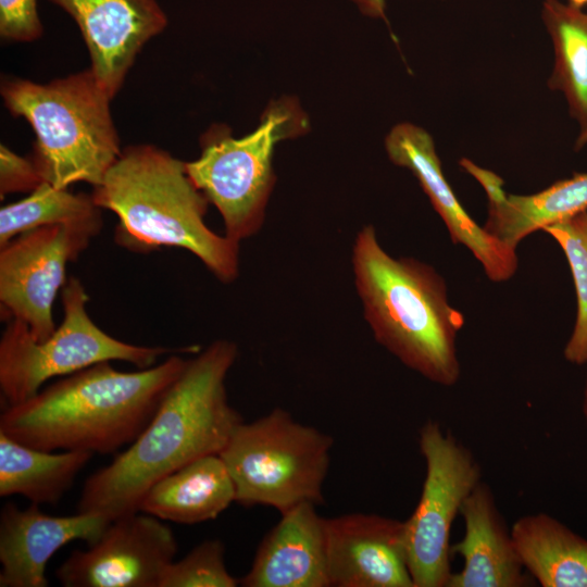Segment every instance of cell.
Returning <instances> with one entry per match:
<instances>
[{"instance_id": "cb8c5ba5", "label": "cell", "mask_w": 587, "mask_h": 587, "mask_svg": "<svg viewBox=\"0 0 587 587\" xmlns=\"http://www.w3.org/2000/svg\"><path fill=\"white\" fill-rule=\"evenodd\" d=\"M542 230L558 242L565 254L576 292V320L563 355L571 364L584 365L587 363V210Z\"/></svg>"}, {"instance_id": "7c38bea8", "label": "cell", "mask_w": 587, "mask_h": 587, "mask_svg": "<svg viewBox=\"0 0 587 587\" xmlns=\"http://www.w3.org/2000/svg\"><path fill=\"white\" fill-rule=\"evenodd\" d=\"M385 147L392 163L416 177L451 240L472 252L490 280L510 279L519 264L516 249L491 236L463 209L442 173L430 135L416 125L401 123L390 130Z\"/></svg>"}, {"instance_id": "d6986e66", "label": "cell", "mask_w": 587, "mask_h": 587, "mask_svg": "<svg viewBox=\"0 0 587 587\" xmlns=\"http://www.w3.org/2000/svg\"><path fill=\"white\" fill-rule=\"evenodd\" d=\"M236 489L220 454L198 458L158 480L143 496L139 512L162 521L197 524L216 519Z\"/></svg>"}, {"instance_id": "603a6c76", "label": "cell", "mask_w": 587, "mask_h": 587, "mask_svg": "<svg viewBox=\"0 0 587 587\" xmlns=\"http://www.w3.org/2000/svg\"><path fill=\"white\" fill-rule=\"evenodd\" d=\"M101 208L92 195L73 193L43 182L28 197L0 210V247L16 236L59 224L102 225Z\"/></svg>"}, {"instance_id": "4dcf8cb0", "label": "cell", "mask_w": 587, "mask_h": 587, "mask_svg": "<svg viewBox=\"0 0 587 587\" xmlns=\"http://www.w3.org/2000/svg\"><path fill=\"white\" fill-rule=\"evenodd\" d=\"M569 3L576 8L583 9V7L587 4V0H569Z\"/></svg>"}, {"instance_id": "f1b7e54d", "label": "cell", "mask_w": 587, "mask_h": 587, "mask_svg": "<svg viewBox=\"0 0 587 587\" xmlns=\"http://www.w3.org/2000/svg\"><path fill=\"white\" fill-rule=\"evenodd\" d=\"M587 143V127L579 132L575 142L576 150L583 148Z\"/></svg>"}, {"instance_id": "9c48e42d", "label": "cell", "mask_w": 587, "mask_h": 587, "mask_svg": "<svg viewBox=\"0 0 587 587\" xmlns=\"http://www.w3.org/2000/svg\"><path fill=\"white\" fill-rule=\"evenodd\" d=\"M419 444L426 473L420 500L404 521L409 570L414 587H448L451 526L482 471L469 448L436 421L421 427Z\"/></svg>"}, {"instance_id": "e0dca14e", "label": "cell", "mask_w": 587, "mask_h": 587, "mask_svg": "<svg viewBox=\"0 0 587 587\" xmlns=\"http://www.w3.org/2000/svg\"><path fill=\"white\" fill-rule=\"evenodd\" d=\"M463 538L451 546L463 567L448 587H526L535 580L524 569L511 529L497 507L491 488L479 482L462 503Z\"/></svg>"}, {"instance_id": "d4e9b609", "label": "cell", "mask_w": 587, "mask_h": 587, "mask_svg": "<svg viewBox=\"0 0 587 587\" xmlns=\"http://www.w3.org/2000/svg\"><path fill=\"white\" fill-rule=\"evenodd\" d=\"M239 580L226 569L225 547L207 539L165 570L159 587H235Z\"/></svg>"}, {"instance_id": "8fae6325", "label": "cell", "mask_w": 587, "mask_h": 587, "mask_svg": "<svg viewBox=\"0 0 587 587\" xmlns=\"http://www.w3.org/2000/svg\"><path fill=\"white\" fill-rule=\"evenodd\" d=\"M139 512V511H138ZM138 512L109 523L86 550H74L55 571L64 587H159L177 542L162 520Z\"/></svg>"}, {"instance_id": "5b68a950", "label": "cell", "mask_w": 587, "mask_h": 587, "mask_svg": "<svg viewBox=\"0 0 587 587\" xmlns=\"http://www.w3.org/2000/svg\"><path fill=\"white\" fill-rule=\"evenodd\" d=\"M7 109L36 134L32 157L42 179L57 188L99 186L122 150L112 97L90 68L47 84L11 78L1 84Z\"/></svg>"}, {"instance_id": "f546056e", "label": "cell", "mask_w": 587, "mask_h": 587, "mask_svg": "<svg viewBox=\"0 0 587 587\" xmlns=\"http://www.w3.org/2000/svg\"><path fill=\"white\" fill-rule=\"evenodd\" d=\"M582 413H583V417L587 426V379H586L585 387L583 390Z\"/></svg>"}, {"instance_id": "30bf717a", "label": "cell", "mask_w": 587, "mask_h": 587, "mask_svg": "<svg viewBox=\"0 0 587 587\" xmlns=\"http://www.w3.org/2000/svg\"><path fill=\"white\" fill-rule=\"evenodd\" d=\"M102 225L59 224L25 232L0 247V305L5 321L25 323L37 341L55 330L52 305L66 284V266Z\"/></svg>"}, {"instance_id": "2e32d148", "label": "cell", "mask_w": 587, "mask_h": 587, "mask_svg": "<svg viewBox=\"0 0 587 587\" xmlns=\"http://www.w3.org/2000/svg\"><path fill=\"white\" fill-rule=\"evenodd\" d=\"M243 587H329L326 519L315 504L300 503L282 513L260 542Z\"/></svg>"}, {"instance_id": "6da1fadb", "label": "cell", "mask_w": 587, "mask_h": 587, "mask_svg": "<svg viewBox=\"0 0 587 587\" xmlns=\"http://www.w3.org/2000/svg\"><path fill=\"white\" fill-rule=\"evenodd\" d=\"M237 353L234 342L218 339L189 359L141 434L86 479L78 512L110 521L138 512L158 480L198 458L218 454L243 422L225 386Z\"/></svg>"}, {"instance_id": "7a4b0ae2", "label": "cell", "mask_w": 587, "mask_h": 587, "mask_svg": "<svg viewBox=\"0 0 587 587\" xmlns=\"http://www.w3.org/2000/svg\"><path fill=\"white\" fill-rule=\"evenodd\" d=\"M187 362L172 353L135 372L97 363L4 408L0 432L46 451L113 453L141 434Z\"/></svg>"}, {"instance_id": "4fadbf2b", "label": "cell", "mask_w": 587, "mask_h": 587, "mask_svg": "<svg viewBox=\"0 0 587 587\" xmlns=\"http://www.w3.org/2000/svg\"><path fill=\"white\" fill-rule=\"evenodd\" d=\"M329 587H414L404 521L349 513L326 519Z\"/></svg>"}, {"instance_id": "ffe728a7", "label": "cell", "mask_w": 587, "mask_h": 587, "mask_svg": "<svg viewBox=\"0 0 587 587\" xmlns=\"http://www.w3.org/2000/svg\"><path fill=\"white\" fill-rule=\"evenodd\" d=\"M511 535L526 572L542 587H587V539L548 513L517 519Z\"/></svg>"}, {"instance_id": "8992f818", "label": "cell", "mask_w": 587, "mask_h": 587, "mask_svg": "<svg viewBox=\"0 0 587 587\" xmlns=\"http://www.w3.org/2000/svg\"><path fill=\"white\" fill-rule=\"evenodd\" d=\"M310 122L292 98L272 101L250 134L235 138L226 126L212 127L201 139V154L186 170L218 210L225 235L240 242L261 228L275 183L272 160L280 140L309 130Z\"/></svg>"}, {"instance_id": "3957f363", "label": "cell", "mask_w": 587, "mask_h": 587, "mask_svg": "<svg viewBox=\"0 0 587 587\" xmlns=\"http://www.w3.org/2000/svg\"><path fill=\"white\" fill-rule=\"evenodd\" d=\"M92 198L118 218L114 239L135 252L182 248L222 283L239 272V242L211 230L208 199L183 162L152 145L129 146L93 187Z\"/></svg>"}, {"instance_id": "5bb4252c", "label": "cell", "mask_w": 587, "mask_h": 587, "mask_svg": "<svg viewBox=\"0 0 587 587\" xmlns=\"http://www.w3.org/2000/svg\"><path fill=\"white\" fill-rule=\"evenodd\" d=\"M78 25L90 70L113 98L143 45L167 25L157 0H50Z\"/></svg>"}, {"instance_id": "4316f807", "label": "cell", "mask_w": 587, "mask_h": 587, "mask_svg": "<svg viewBox=\"0 0 587 587\" xmlns=\"http://www.w3.org/2000/svg\"><path fill=\"white\" fill-rule=\"evenodd\" d=\"M45 180L34 160L0 146V197L12 192H32Z\"/></svg>"}, {"instance_id": "52a82bcc", "label": "cell", "mask_w": 587, "mask_h": 587, "mask_svg": "<svg viewBox=\"0 0 587 587\" xmlns=\"http://www.w3.org/2000/svg\"><path fill=\"white\" fill-rule=\"evenodd\" d=\"M333 442L276 408L241 422L218 454L234 480L235 502L272 507L282 514L303 502L322 503Z\"/></svg>"}, {"instance_id": "44dd1931", "label": "cell", "mask_w": 587, "mask_h": 587, "mask_svg": "<svg viewBox=\"0 0 587 587\" xmlns=\"http://www.w3.org/2000/svg\"><path fill=\"white\" fill-rule=\"evenodd\" d=\"M92 454L85 450H40L0 432V496L18 495L30 503L55 504Z\"/></svg>"}, {"instance_id": "ac0fdd59", "label": "cell", "mask_w": 587, "mask_h": 587, "mask_svg": "<svg viewBox=\"0 0 587 587\" xmlns=\"http://www.w3.org/2000/svg\"><path fill=\"white\" fill-rule=\"evenodd\" d=\"M460 164L486 192L488 217L484 228L514 249L528 235L587 210V173L555 182L533 195H510L494 172L466 159Z\"/></svg>"}, {"instance_id": "83f0119b", "label": "cell", "mask_w": 587, "mask_h": 587, "mask_svg": "<svg viewBox=\"0 0 587 587\" xmlns=\"http://www.w3.org/2000/svg\"><path fill=\"white\" fill-rule=\"evenodd\" d=\"M361 12L373 16L385 18V0H353Z\"/></svg>"}, {"instance_id": "277c9868", "label": "cell", "mask_w": 587, "mask_h": 587, "mask_svg": "<svg viewBox=\"0 0 587 587\" xmlns=\"http://www.w3.org/2000/svg\"><path fill=\"white\" fill-rule=\"evenodd\" d=\"M351 262L364 316L377 342L432 383L457 384L461 375L457 337L464 316L450 304L441 275L416 259L390 255L372 225L358 233Z\"/></svg>"}, {"instance_id": "ba28073f", "label": "cell", "mask_w": 587, "mask_h": 587, "mask_svg": "<svg viewBox=\"0 0 587 587\" xmlns=\"http://www.w3.org/2000/svg\"><path fill=\"white\" fill-rule=\"evenodd\" d=\"M88 301L82 282L70 277L62 289V322L43 341L35 340L25 323L7 321L0 339V389L4 408L32 398L57 376H67L105 361H124L147 369L155 365L160 357L178 351L112 337L91 320Z\"/></svg>"}, {"instance_id": "7402d4cb", "label": "cell", "mask_w": 587, "mask_h": 587, "mask_svg": "<svg viewBox=\"0 0 587 587\" xmlns=\"http://www.w3.org/2000/svg\"><path fill=\"white\" fill-rule=\"evenodd\" d=\"M542 20L554 52L549 86L564 95L583 130L587 127V12L559 0H545Z\"/></svg>"}, {"instance_id": "9a60e30c", "label": "cell", "mask_w": 587, "mask_h": 587, "mask_svg": "<svg viewBox=\"0 0 587 587\" xmlns=\"http://www.w3.org/2000/svg\"><path fill=\"white\" fill-rule=\"evenodd\" d=\"M110 522L99 513L52 516L36 503L24 510L5 503L0 513V586L47 587L46 567L53 554L75 540L93 544Z\"/></svg>"}, {"instance_id": "484cf974", "label": "cell", "mask_w": 587, "mask_h": 587, "mask_svg": "<svg viewBox=\"0 0 587 587\" xmlns=\"http://www.w3.org/2000/svg\"><path fill=\"white\" fill-rule=\"evenodd\" d=\"M41 34L37 0H0V35L3 39L33 41Z\"/></svg>"}]
</instances>
